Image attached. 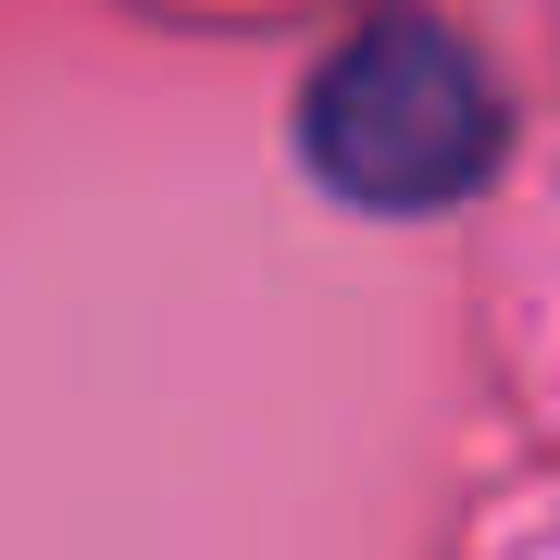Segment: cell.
<instances>
[{"instance_id": "cell-1", "label": "cell", "mask_w": 560, "mask_h": 560, "mask_svg": "<svg viewBox=\"0 0 560 560\" xmlns=\"http://www.w3.org/2000/svg\"><path fill=\"white\" fill-rule=\"evenodd\" d=\"M312 175L361 212H436L460 187H486L499 162V75L448 38V25H374L312 75Z\"/></svg>"}]
</instances>
